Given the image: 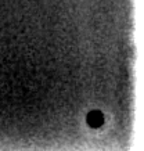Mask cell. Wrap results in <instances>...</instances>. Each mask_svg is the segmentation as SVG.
<instances>
[{
	"label": "cell",
	"mask_w": 144,
	"mask_h": 151,
	"mask_svg": "<svg viewBox=\"0 0 144 151\" xmlns=\"http://www.w3.org/2000/svg\"><path fill=\"white\" fill-rule=\"evenodd\" d=\"M86 122L90 128H100L104 124V115H102L101 111H90L87 114Z\"/></svg>",
	"instance_id": "cell-1"
}]
</instances>
